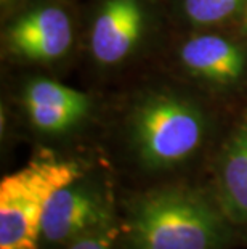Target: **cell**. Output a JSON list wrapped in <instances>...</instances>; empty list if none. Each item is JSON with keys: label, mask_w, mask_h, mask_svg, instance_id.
Segmentation results:
<instances>
[{"label": "cell", "mask_w": 247, "mask_h": 249, "mask_svg": "<svg viewBox=\"0 0 247 249\" xmlns=\"http://www.w3.org/2000/svg\"><path fill=\"white\" fill-rule=\"evenodd\" d=\"M12 0H2V3H10Z\"/></svg>", "instance_id": "obj_13"}, {"label": "cell", "mask_w": 247, "mask_h": 249, "mask_svg": "<svg viewBox=\"0 0 247 249\" xmlns=\"http://www.w3.org/2000/svg\"><path fill=\"white\" fill-rule=\"evenodd\" d=\"M206 134V119L188 100L159 93L135 109L132 142L140 161L154 171L172 169L199 150Z\"/></svg>", "instance_id": "obj_3"}, {"label": "cell", "mask_w": 247, "mask_h": 249, "mask_svg": "<svg viewBox=\"0 0 247 249\" xmlns=\"http://www.w3.org/2000/svg\"><path fill=\"white\" fill-rule=\"evenodd\" d=\"M230 222L218 204L183 187L138 196L122 227L124 249H223Z\"/></svg>", "instance_id": "obj_1"}, {"label": "cell", "mask_w": 247, "mask_h": 249, "mask_svg": "<svg viewBox=\"0 0 247 249\" xmlns=\"http://www.w3.org/2000/svg\"><path fill=\"white\" fill-rule=\"evenodd\" d=\"M119 229L115 224L103 227V229L93 230L90 233H85L83 236L77 238L71 245H67L61 249H113L114 240L117 236Z\"/></svg>", "instance_id": "obj_11"}, {"label": "cell", "mask_w": 247, "mask_h": 249, "mask_svg": "<svg viewBox=\"0 0 247 249\" xmlns=\"http://www.w3.org/2000/svg\"><path fill=\"white\" fill-rule=\"evenodd\" d=\"M24 108L34 129L45 134H61L85 118L90 100L76 89L37 79L26 86Z\"/></svg>", "instance_id": "obj_7"}, {"label": "cell", "mask_w": 247, "mask_h": 249, "mask_svg": "<svg viewBox=\"0 0 247 249\" xmlns=\"http://www.w3.org/2000/svg\"><path fill=\"white\" fill-rule=\"evenodd\" d=\"M83 176L74 161L42 155L0 182V249H39L50 198Z\"/></svg>", "instance_id": "obj_2"}, {"label": "cell", "mask_w": 247, "mask_h": 249, "mask_svg": "<svg viewBox=\"0 0 247 249\" xmlns=\"http://www.w3.org/2000/svg\"><path fill=\"white\" fill-rule=\"evenodd\" d=\"M7 37L10 49L19 56L33 61H51L69 50L72 24L60 7H39L15 21Z\"/></svg>", "instance_id": "obj_5"}, {"label": "cell", "mask_w": 247, "mask_h": 249, "mask_svg": "<svg viewBox=\"0 0 247 249\" xmlns=\"http://www.w3.org/2000/svg\"><path fill=\"white\" fill-rule=\"evenodd\" d=\"M244 29L247 33V3H246V8H244Z\"/></svg>", "instance_id": "obj_12"}, {"label": "cell", "mask_w": 247, "mask_h": 249, "mask_svg": "<svg viewBox=\"0 0 247 249\" xmlns=\"http://www.w3.org/2000/svg\"><path fill=\"white\" fill-rule=\"evenodd\" d=\"M217 190V204L230 224L247 229V119L223 146Z\"/></svg>", "instance_id": "obj_9"}, {"label": "cell", "mask_w": 247, "mask_h": 249, "mask_svg": "<svg viewBox=\"0 0 247 249\" xmlns=\"http://www.w3.org/2000/svg\"><path fill=\"white\" fill-rule=\"evenodd\" d=\"M143 24V8L138 0H106L92 26L93 58L101 65L122 61L138 44Z\"/></svg>", "instance_id": "obj_6"}, {"label": "cell", "mask_w": 247, "mask_h": 249, "mask_svg": "<svg viewBox=\"0 0 247 249\" xmlns=\"http://www.w3.org/2000/svg\"><path fill=\"white\" fill-rule=\"evenodd\" d=\"M247 0H183L188 19L196 24H215L246 8Z\"/></svg>", "instance_id": "obj_10"}, {"label": "cell", "mask_w": 247, "mask_h": 249, "mask_svg": "<svg viewBox=\"0 0 247 249\" xmlns=\"http://www.w3.org/2000/svg\"><path fill=\"white\" fill-rule=\"evenodd\" d=\"M183 66L194 76L215 84H233L243 77L246 53L222 36H198L180 49Z\"/></svg>", "instance_id": "obj_8"}, {"label": "cell", "mask_w": 247, "mask_h": 249, "mask_svg": "<svg viewBox=\"0 0 247 249\" xmlns=\"http://www.w3.org/2000/svg\"><path fill=\"white\" fill-rule=\"evenodd\" d=\"M113 224L115 222L109 196L81 177L50 198L42 220L39 248H65L85 233Z\"/></svg>", "instance_id": "obj_4"}]
</instances>
